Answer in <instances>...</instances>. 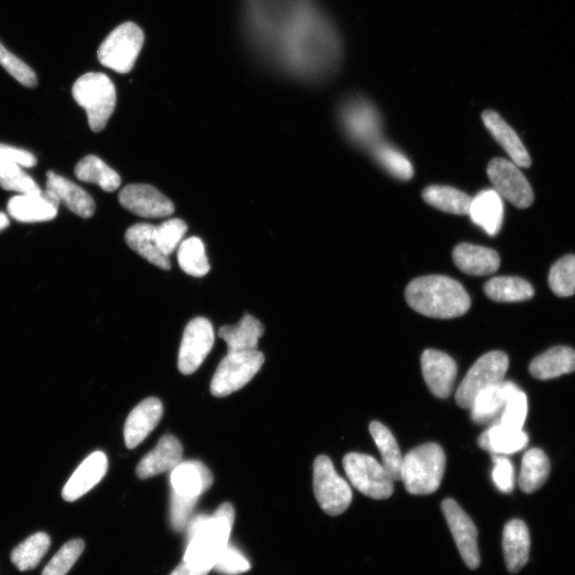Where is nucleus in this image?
<instances>
[{
  "mask_svg": "<svg viewBox=\"0 0 575 575\" xmlns=\"http://www.w3.org/2000/svg\"><path fill=\"white\" fill-rule=\"evenodd\" d=\"M188 226L185 221L171 219L155 226V241L158 249L164 256H171L187 233Z\"/></svg>",
  "mask_w": 575,
  "mask_h": 575,
  "instance_id": "nucleus-43",
  "label": "nucleus"
},
{
  "mask_svg": "<svg viewBox=\"0 0 575 575\" xmlns=\"http://www.w3.org/2000/svg\"><path fill=\"white\" fill-rule=\"evenodd\" d=\"M550 460L540 449H532L524 454L520 471L519 485L525 494H533L546 483L550 474Z\"/></svg>",
  "mask_w": 575,
  "mask_h": 575,
  "instance_id": "nucleus-35",
  "label": "nucleus"
},
{
  "mask_svg": "<svg viewBox=\"0 0 575 575\" xmlns=\"http://www.w3.org/2000/svg\"><path fill=\"white\" fill-rule=\"evenodd\" d=\"M441 507L464 562L470 569H478L481 564L478 529L464 509L453 499H446Z\"/></svg>",
  "mask_w": 575,
  "mask_h": 575,
  "instance_id": "nucleus-15",
  "label": "nucleus"
},
{
  "mask_svg": "<svg viewBox=\"0 0 575 575\" xmlns=\"http://www.w3.org/2000/svg\"><path fill=\"white\" fill-rule=\"evenodd\" d=\"M0 64L23 86L28 88H35L37 86L36 73L20 58L10 53L2 43H0Z\"/></svg>",
  "mask_w": 575,
  "mask_h": 575,
  "instance_id": "nucleus-45",
  "label": "nucleus"
},
{
  "mask_svg": "<svg viewBox=\"0 0 575 575\" xmlns=\"http://www.w3.org/2000/svg\"><path fill=\"white\" fill-rule=\"evenodd\" d=\"M235 522V509L230 503L222 504L212 516H197L189 525V541L183 564L189 569L207 575L215 568Z\"/></svg>",
  "mask_w": 575,
  "mask_h": 575,
  "instance_id": "nucleus-2",
  "label": "nucleus"
},
{
  "mask_svg": "<svg viewBox=\"0 0 575 575\" xmlns=\"http://www.w3.org/2000/svg\"><path fill=\"white\" fill-rule=\"evenodd\" d=\"M125 240L131 250L150 261L152 265L162 270L171 269L169 257L164 256L156 244L154 225L139 223L131 226L126 232Z\"/></svg>",
  "mask_w": 575,
  "mask_h": 575,
  "instance_id": "nucleus-30",
  "label": "nucleus"
},
{
  "mask_svg": "<svg viewBox=\"0 0 575 575\" xmlns=\"http://www.w3.org/2000/svg\"><path fill=\"white\" fill-rule=\"evenodd\" d=\"M492 481L503 494H511L515 487V469L511 460L504 455H494Z\"/></svg>",
  "mask_w": 575,
  "mask_h": 575,
  "instance_id": "nucleus-47",
  "label": "nucleus"
},
{
  "mask_svg": "<svg viewBox=\"0 0 575 575\" xmlns=\"http://www.w3.org/2000/svg\"><path fill=\"white\" fill-rule=\"evenodd\" d=\"M73 96L76 103L86 110L94 133L104 130L117 106V89L111 79L102 73L82 75L75 82Z\"/></svg>",
  "mask_w": 575,
  "mask_h": 575,
  "instance_id": "nucleus-6",
  "label": "nucleus"
},
{
  "mask_svg": "<svg viewBox=\"0 0 575 575\" xmlns=\"http://www.w3.org/2000/svg\"><path fill=\"white\" fill-rule=\"evenodd\" d=\"M369 430L377 449L382 455L383 466L389 472L393 481H401L403 456L396 438H394L388 427L381 422H371Z\"/></svg>",
  "mask_w": 575,
  "mask_h": 575,
  "instance_id": "nucleus-32",
  "label": "nucleus"
},
{
  "mask_svg": "<svg viewBox=\"0 0 575 575\" xmlns=\"http://www.w3.org/2000/svg\"><path fill=\"white\" fill-rule=\"evenodd\" d=\"M503 389L505 404L499 422L513 429L523 430L529 412L527 394L513 382H503Z\"/></svg>",
  "mask_w": 575,
  "mask_h": 575,
  "instance_id": "nucleus-37",
  "label": "nucleus"
},
{
  "mask_svg": "<svg viewBox=\"0 0 575 575\" xmlns=\"http://www.w3.org/2000/svg\"><path fill=\"white\" fill-rule=\"evenodd\" d=\"M487 297L499 303H516L531 300L535 291L525 279L516 276H500L491 278L484 285Z\"/></svg>",
  "mask_w": 575,
  "mask_h": 575,
  "instance_id": "nucleus-31",
  "label": "nucleus"
},
{
  "mask_svg": "<svg viewBox=\"0 0 575 575\" xmlns=\"http://www.w3.org/2000/svg\"><path fill=\"white\" fill-rule=\"evenodd\" d=\"M343 467L352 485L364 496L375 500L392 496L394 481L383 464L372 456L350 453L344 456Z\"/></svg>",
  "mask_w": 575,
  "mask_h": 575,
  "instance_id": "nucleus-8",
  "label": "nucleus"
},
{
  "mask_svg": "<svg viewBox=\"0 0 575 575\" xmlns=\"http://www.w3.org/2000/svg\"><path fill=\"white\" fill-rule=\"evenodd\" d=\"M423 200L432 207L456 216H468L472 197L448 186H430L422 192Z\"/></svg>",
  "mask_w": 575,
  "mask_h": 575,
  "instance_id": "nucleus-33",
  "label": "nucleus"
},
{
  "mask_svg": "<svg viewBox=\"0 0 575 575\" xmlns=\"http://www.w3.org/2000/svg\"><path fill=\"white\" fill-rule=\"evenodd\" d=\"M265 364V356L259 351L228 353L221 361L210 386L212 396L224 398L246 384Z\"/></svg>",
  "mask_w": 575,
  "mask_h": 575,
  "instance_id": "nucleus-10",
  "label": "nucleus"
},
{
  "mask_svg": "<svg viewBox=\"0 0 575 575\" xmlns=\"http://www.w3.org/2000/svg\"><path fill=\"white\" fill-rule=\"evenodd\" d=\"M456 267L472 276H486L496 273L501 259L495 250L471 243H460L453 251Z\"/></svg>",
  "mask_w": 575,
  "mask_h": 575,
  "instance_id": "nucleus-24",
  "label": "nucleus"
},
{
  "mask_svg": "<svg viewBox=\"0 0 575 575\" xmlns=\"http://www.w3.org/2000/svg\"><path fill=\"white\" fill-rule=\"evenodd\" d=\"M171 520L176 531L187 527L193 508L213 484L210 470L197 460L183 462L171 474Z\"/></svg>",
  "mask_w": 575,
  "mask_h": 575,
  "instance_id": "nucleus-4",
  "label": "nucleus"
},
{
  "mask_svg": "<svg viewBox=\"0 0 575 575\" xmlns=\"http://www.w3.org/2000/svg\"><path fill=\"white\" fill-rule=\"evenodd\" d=\"M421 369L424 381L434 396L448 399L457 375L455 360L446 353L426 350L421 356Z\"/></svg>",
  "mask_w": 575,
  "mask_h": 575,
  "instance_id": "nucleus-17",
  "label": "nucleus"
},
{
  "mask_svg": "<svg viewBox=\"0 0 575 575\" xmlns=\"http://www.w3.org/2000/svg\"><path fill=\"white\" fill-rule=\"evenodd\" d=\"M505 404L503 383L489 387L476 396L470 410L471 419L476 424H486L501 416Z\"/></svg>",
  "mask_w": 575,
  "mask_h": 575,
  "instance_id": "nucleus-38",
  "label": "nucleus"
},
{
  "mask_svg": "<svg viewBox=\"0 0 575 575\" xmlns=\"http://www.w3.org/2000/svg\"><path fill=\"white\" fill-rule=\"evenodd\" d=\"M487 175L502 199L520 209L533 204L532 187L516 163L503 158L492 159L487 167Z\"/></svg>",
  "mask_w": 575,
  "mask_h": 575,
  "instance_id": "nucleus-12",
  "label": "nucleus"
},
{
  "mask_svg": "<svg viewBox=\"0 0 575 575\" xmlns=\"http://www.w3.org/2000/svg\"><path fill=\"white\" fill-rule=\"evenodd\" d=\"M84 550V540L73 539L67 542L46 565L41 575H67Z\"/></svg>",
  "mask_w": 575,
  "mask_h": 575,
  "instance_id": "nucleus-44",
  "label": "nucleus"
},
{
  "mask_svg": "<svg viewBox=\"0 0 575 575\" xmlns=\"http://www.w3.org/2000/svg\"><path fill=\"white\" fill-rule=\"evenodd\" d=\"M215 344V331L205 318L193 319L186 326L178 356V369L185 375L199 369Z\"/></svg>",
  "mask_w": 575,
  "mask_h": 575,
  "instance_id": "nucleus-14",
  "label": "nucleus"
},
{
  "mask_svg": "<svg viewBox=\"0 0 575 575\" xmlns=\"http://www.w3.org/2000/svg\"><path fill=\"white\" fill-rule=\"evenodd\" d=\"M445 470V451L437 443H426L403 457L401 481L410 495L429 496L440 487Z\"/></svg>",
  "mask_w": 575,
  "mask_h": 575,
  "instance_id": "nucleus-5",
  "label": "nucleus"
},
{
  "mask_svg": "<svg viewBox=\"0 0 575 575\" xmlns=\"http://www.w3.org/2000/svg\"><path fill=\"white\" fill-rule=\"evenodd\" d=\"M75 175L81 182L95 184L107 192L118 190L122 183L120 175L94 155L86 156L78 162Z\"/></svg>",
  "mask_w": 575,
  "mask_h": 575,
  "instance_id": "nucleus-34",
  "label": "nucleus"
},
{
  "mask_svg": "<svg viewBox=\"0 0 575 575\" xmlns=\"http://www.w3.org/2000/svg\"><path fill=\"white\" fill-rule=\"evenodd\" d=\"M249 19L254 37L292 75L318 80L340 69L339 30L316 0H250Z\"/></svg>",
  "mask_w": 575,
  "mask_h": 575,
  "instance_id": "nucleus-1",
  "label": "nucleus"
},
{
  "mask_svg": "<svg viewBox=\"0 0 575 575\" xmlns=\"http://www.w3.org/2000/svg\"><path fill=\"white\" fill-rule=\"evenodd\" d=\"M503 549L509 572L517 573L527 565L531 549L530 532L522 520L509 521L503 532Z\"/></svg>",
  "mask_w": 575,
  "mask_h": 575,
  "instance_id": "nucleus-26",
  "label": "nucleus"
},
{
  "mask_svg": "<svg viewBox=\"0 0 575 575\" xmlns=\"http://www.w3.org/2000/svg\"><path fill=\"white\" fill-rule=\"evenodd\" d=\"M44 191L58 205L67 206L80 218L89 219L94 215L95 203L91 195L67 178L49 171Z\"/></svg>",
  "mask_w": 575,
  "mask_h": 575,
  "instance_id": "nucleus-18",
  "label": "nucleus"
},
{
  "mask_svg": "<svg viewBox=\"0 0 575 575\" xmlns=\"http://www.w3.org/2000/svg\"><path fill=\"white\" fill-rule=\"evenodd\" d=\"M468 216L490 237L500 233L504 219L502 197L494 190H483L472 197Z\"/></svg>",
  "mask_w": 575,
  "mask_h": 575,
  "instance_id": "nucleus-23",
  "label": "nucleus"
},
{
  "mask_svg": "<svg viewBox=\"0 0 575 575\" xmlns=\"http://www.w3.org/2000/svg\"><path fill=\"white\" fill-rule=\"evenodd\" d=\"M144 32L135 23L115 28L98 48L97 58L104 67L120 74L134 69L144 45Z\"/></svg>",
  "mask_w": 575,
  "mask_h": 575,
  "instance_id": "nucleus-7",
  "label": "nucleus"
},
{
  "mask_svg": "<svg viewBox=\"0 0 575 575\" xmlns=\"http://www.w3.org/2000/svg\"><path fill=\"white\" fill-rule=\"evenodd\" d=\"M0 159H5L16 164L22 168L31 169L37 166V158L30 152L16 149L6 144H0Z\"/></svg>",
  "mask_w": 575,
  "mask_h": 575,
  "instance_id": "nucleus-48",
  "label": "nucleus"
},
{
  "mask_svg": "<svg viewBox=\"0 0 575 575\" xmlns=\"http://www.w3.org/2000/svg\"><path fill=\"white\" fill-rule=\"evenodd\" d=\"M218 572L226 575H238L248 572L251 564L237 548L228 545L221 553L215 568Z\"/></svg>",
  "mask_w": 575,
  "mask_h": 575,
  "instance_id": "nucleus-46",
  "label": "nucleus"
},
{
  "mask_svg": "<svg viewBox=\"0 0 575 575\" xmlns=\"http://www.w3.org/2000/svg\"><path fill=\"white\" fill-rule=\"evenodd\" d=\"M9 224H10L9 219L5 215V213L0 212V230L7 228Z\"/></svg>",
  "mask_w": 575,
  "mask_h": 575,
  "instance_id": "nucleus-50",
  "label": "nucleus"
},
{
  "mask_svg": "<svg viewBox=\"0 0 575 575\" xmlns=\"http://www.w3.org/2000/svg\"><path fill=\"white\" fill-rule=\"evenodd\" d=\"M341 120L350 137L361 144L380 141L381 118L374 105L364 97L354 96L341 107Z\"/></svg>",
  "mask_w": 575,
  "mask_h": 575,
  "instance_id": "nucleus-13",
  "label": "nucleus"
},
{
  "mask_svg": "<svg viewBox=\"0 0 575 575\" xmlns=\"http://www.w3.org/2000/svg\"><path fill=\"white\" fill-rule=\"evenodd\" d=\"M549 285L557 297H572L575 293V255H567L555 262L550 270Z\"/></svg>",
  "mask_w": 575,
  "mask_h": 575,
  "instance_id": "nucleus-42",
  "label": "nucleus"
},
{
  "mask_svg": "<svg viewBox=\"0 0 575 575\" xmlns=\"http://www.w3.org/2000/svg\"><path fill=\"white\" fill-rule=\"evenodd\" d=\"M509 367V358L502 351L489 352L478 360L460 383L455 401L459 407L470 409L474 399L483 390L504 382Z\"/></svg>",
  "mask_w": 575,
  "mask_h": 575,
  "instance_id": "nucleus-9",
  "label": "nucleus"
},
{
  "mask_svg": "<svg viewBox=\"0 0 575 575\" xmlns=\"http://www.w3.org/2000/svg\"><path fill=\"white\" fill-rule=\"evenodd\" d=\"M171 575H202V574L189 569L182 563L172 572Z\"/></svg>",
  "mask_w": 575,
  "mask_h": 575,
  "instance_id": "nucleus-49",
  "label": "nucleus"
},
{
  "mask_svg": "<svg viewBox=\"0 0 575 575\" xmlns=\"http://www.w3.org/2000/svg\"><path fill=\"white\" fill-rule=\"evenodd\" d=\"M409 307L434 319L462 317L471 307L465 287L449 276L427 275L410 282L405 291Z\"/></svg>",
  "mask_w": 575,
  "mask_h": 575,
  "instance_id": "nucleus-3",
  "label": "nucleus"
},
{
  "mask_svg": "<svg viewBox=\"0 0 575 575\" xmlns=\"http://www.w3.org/2000/svg\"><path fill=\"white\" fill-rule=\"evenodd\" d=\"M19 164L0 159V187L20 194L41 192L35 179L29 176Z\"/></svg>",
  "mask_w": 575,
  "mask_h": 575,
  "instance_id": "nucleus-41",
  "label": "nucleus"
},
{
  "mask_svg": "<svg viewBox=\"0 0 575 575\" xmlns=\"http://www.w3.org/2000/svg\"><path fill=\"white\" fill-rule=\"evenodd\" d=\"M314 490L323 511L333 517L347 511L353 500L350 485L338 475L331 458L325 455L315 460Z\"/></svg>",
  "mask_w": 575,
  "mask_h": 575,
  "instance_id": "nucleus-11",
  "label": "nucleus"
},
{
  "mask_svg": "<svg viewBox=\"0 0 575 575\" xmlns=\"http://www.w3.org/2000/svg\"><path fill=\"white\" fill-rule=\"evenodd\" d=\"M183 458L182 443L173 435L163 436L157 447L142 458L137 467V475L141 480H146L163 472L173 471L183 463Z\"/></svg>",
  "mask_w": 575,
  "mask_h": 575,
  "instance_id": "nucleus-20",
  "label": "nucleus"
},
{
  "mask_svg": "<svg viewBox=\"0 0 575 575\" xmlns=\"http://www.w3.org/2000/svg\"><path fill=\"white\" fill-rule=\"evenodd\" d=\"M264 334V325L248 314L236 326L225 325L219 331L220 338L227 344L228 353L256 351L259 339Z\"/></svg>",
  "mask_w": 575,
  "mask_h": 575,
  "instance_id": "nucleus-28",
  "label": "nucleus"
},
{
  "mask_svg": "<svg viewBox=\"0 0 575 575\" xmlns=\"http://www.w3.org/2000/svg\"><path fill=\"white\" fill-rule=\"evenodd\" d=\"M372 153L384 169L394 177L409 180L414 176L412 163L393 146L379 141L372 145Z\"/></svg>",
  "mask_w": 575,
  "mask_h": 575,
  "instance_id": "nucleus-40",
  "label": "nucleus"
},
{
  "mask_svg": "<svg viewBox=\"0 0 575 575\" xmlns=\"http://www.w3.org/2000/svg\"><path fill=\"white\" fill-rule=\"evenodd\" d=\"M529 436L500 422L489 427L479 438V447L494 455L515 454L528 446Z\"/></svg>",
  "mask_w": 575,
  "mask_h": 575,
  "instance_id": "nucleus-27",
  "label": "nucleus"
},
{
  "mask_svg": "<svg viewBox=\"0 0 575 575\" xmlns=\"http://www.w3.org/2000/svg\"><path fill=\"white\" fill-rule=\"evenodd\" d=\"M108 470V458L103 452H94L76 469L62 490V497L67 502H74L84 497L98 483Z\"/></svg>",
  "mask_w": 575,
  "mask_h": 575,
  "instance_id": "nucleus-19",
  "label": "nucleus"
},
{
  "mask_svg": "<svg viewBox=\"0 0 575 575\" xmlns=\"http://www.w3.org/2000/svg\"><path fill=\"white\" fill-rule=\"evenodd\" d=\"M121 205L142 218H166L172 216L173 203L160 191L150 185H129L120 195Z\"/></svg>",
  "mask_w": 575,
  "mask_h": 575,
  "instance_id": "nucleus-16",
  "label": "nucleus"
},
{
  "mask_svg": "<svg viewBox=\"0 0 575 575\" xmlns=\"http://www.w3.org/2000/svg\"><path fill=\"white\" fill-rule=\"evenodd\" d=\"M163 416V405L157 398L142 401L126 420L124 438L128 449L137 448L156 429Z\"/></svg>",
  "mask_w": 575,
  "mask_h": 575,
  "instance_id": "nucleus-21",
  "label": "nucleus"
},
{
  "mask_svg": "<svg viewBox=\"0 0 575 575\" xmlns=\"http://www.w3.org/2000/svg\"><path fill=\"white\" fill-rule=\"evenodd\" d=\"M59 205L45 191L19 194L9 201L11 218L22 223L46 222L57 217Z\"/></svg>",
  "mask_w": 575,
  "mask_h": 575,
  "instance_id": "nucleus-22",
  "label": "nucleus"
},
{
  "mask_svg": "<svg viewBox=\"0 0 575 575\" xmlns=\"http://www.w3.org/2000/svg\"><path fill=\"white\" fill-rule=\"evenodd\" d=\"M575 371V351L556 347L537 356L530 366L535 379L547 381Z\"/></svg>",
  "mask_w": 575,
  "mask_h": 575,
  "instance_id": "nucleus-29",
  "label": "nucleus"
},
{
  "mask_svg": "<svg viewBox=\"0 0 575 575\" xmlns=\"http://www.w3.org/2000/svg\"><path fill=\"white\" fill-rule=\"evenodd\" d=\"M51 547V538L43 532L30 536L11 553V562L20 571L38 567Z\"/></svg>",
  "mask_w": 575,
  "mask_h": 575,
  "instance_id": "nucleus-36",
  "label": "nucleus"
},
{
  "mask_svg": "<svg viewBox=\"0 0 575 575\" xmlns=\"http://www.w3.org/2000/svg\"><path fill=\"white\" fill-rule=\"evenodd\" d=\"M484 125L502 149L517 164L519 168H530L532 159L525 149L516 131L509 126L501 115L492 110H486L482 114Z\"/></svg>",
  "mask_w": 575,
  "mask_h": 575,
  "instance_id": "nucleus-25",
  "label": "nucleus"
},
{
  "mask_svg": "<svg viewBox=\"0 0 575 575\" xmlns=\"http://www.w3.org/2000/svg\"><path fill=\"white\" fill-rule=\"evenodd\" d=\"M178 264L188 275L203 277L210 271L203 241L197 237L184 240L178 246Z\"/></svg>",
  "mask_w": 575,
  "mask_h": 575,
  "instance_id": "nucleus-39",
  "label": "nucleus"
}]
</instances>
